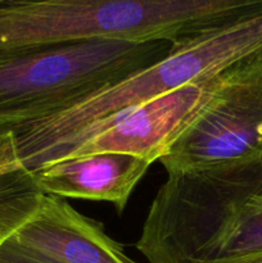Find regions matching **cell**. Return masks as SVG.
Returning <instances> with one entry per match:
<instances>
[{"mask_svg": "<svg viewBox=\"0 0 262 263\" xmlns=\"http://www.w3.org/2000/svg\"><path fill=\"white\" fill-rule=\"evenodd\" d=\"M171 48L169 41L92 40L0 51V133L61 112Z\"/></svg>", "mask_w": 262, "mask_h": 263, "instance_id": "277c9868", "label": "cell"}, {"mask_svg": "<svg viewBox=\"0 0 262 263\" xmlns=\"http://www.w3.org/2000/svg\"><path fill=\"white\" fill-rule=\"evenodd\" d=\"M135 247L149 263H234L262 254V156L167 175Z\"/></svg>", "mask_w": 262, "mask_h": 263, "instance_id": "6da1fadb", "label": "cell"}, {"mask_svg": "<svg viewBox=\"0 0 262 263\" xmlns=\"http://www.w3.org/2000/svg\"><path fill=\"white\" fill-rule=\"evenodd\" d=\"M44 193L22 167H0V240L25 225L40 208Z\"/></svg>", "mask_w": 262, "mask_h": 263, "instance_id": "9c48e42d", "label": "cell"}, {"mask_svg": "<svg viewBox=\"0 0 262 263\" xmlns=\"http://www.w3.org/2000/svg\"><path fill=\"white\" fill-rule=\"evenodd\" d=\"M152 163L127 153L68 157L31 171L44 194L108 202L122 213Z\"/></svg>", "mask_w": 262, "mask_h": 263, "instance_id": "ba28073f", "label": "cell"}, {"mask_svg": "<svg viewBox=\"0 0 262 263\" xmlns=\"http://www.w3.org/2000/svg\"><path fill=\"white\" fill-rule=\"evenodd\" d=\"M0 263H48L41 259L33 258V257L23 254L21 252L14 251L9 247L4 246L2 243L0 246Z\"/></svg>", "mask_w": 262, "mask_h": 263, "instance_id": "30bf717a", "label": "cell"}, {"mask_svg": "<svg viewBox=\"0 0 262 263\" xmlns=\"http://www.w3.org/2000/svg\"><path fill=\"white\" fill-rule=\"evenodd\" d=\"M3 244L48 263H139L102 223L55 195L44 194L38 212Z\"/></svg>", "mask_w": 262, "mask_h": 263, "instance_id": "52a82bcc", "label": "cell"}, {"mask_svg": "<svg viewBox=\"0 0 262 263\" xmlns=\"http://www.w3.org/2000/svg\"><path fill=\"white\" fill-rule=\"evenodd\" d=\"M2 243H3V241H2V240H0V246H2Z\"/></svg>", "mask_w": 262, "mask_h": 263, "instance_id": "4fadbf2b", "label": "cell"}, {"mask_svg": "<svg viewBox=\"0 0 262 263\" xmlns=\"http://www.w3.org/2000/svg\"><path fill=\"white\" fill-rule=\"evenodd\" d=\"M218 74L102 118L39 156L27 170L92 153H127L158 162L207 104Z\"/></svg>", "mask_w": 262, "mask_h": 263, "instance_id": "8992f818", "label": "cell"}, {"mask_svg": "<svg viewBox=\"0 0 262 263\" xmlns=\"http://www.w3.org/2000/svg\"><path fill=\"white\" fill-rule=\"evenodd\" d=\"M262 48V15L174 44L164 58L41 120L0 133V167H22L91 123L210 79Z\"/></svg>", "mask_w": 262, "mask_h": 263, "instance_id": "3957f363", "label": "cell"}, {"mask_svg": "<svg viewBox=\"0 0 262 263\" xmlns=\"http://www.w3.org/2000/svg\"><path fill=\"white\" fill-rule=\"evenodd\" d=\"M46 2V0H0V9L13 7H22V5L35 4V3Z\"/></svg>", "mask_w": 262, "mask_h": 263, "instance_id": "8fae6325", "label": "cell"}, {"mask_svg": "<svg viewBox=\"0 0 262 263\" xmlns=\"http://www.w3.org/2000/svg\"><path fill=\"white\" fill-rule=\"evenodd\" d=\"M262 15V0H46L0 9V51L92 40L181 43Z\"/></svg>", "mask_w": 262, "mask_h": 263, "instance_id": "7a4b0ae2", "label": "cell"}, {"mask_svg": "<svg viewBox=\"0 0 262 263\" xmlns=\"http://www.w3.org/2000/svg\"><path fill=\"white\" fill-rule=\"evenodd\" d=\"M262 156V48L220 72L195 120L159 159L167 175L202 171Z\"/></svg>", "mask_w": 262, "mask_h": 263, "instance_id": "5b68a950", "label": "cell"}, {"mask_svg": "<svg viewBox=\"0 0 262 263\" xmlns=\"http://www.w3.org/2000/svg\"><path fill=\"white\" fill-rule=\"evenodd\" d=\"M234 263H262V254H258V256L251 257V258L241 259V261L234 262Z\"/></svg>", "mask_w": 262, "mask_h": 263, "instance_id": "7c38bea8", "label": "cell"}]
</instances>
